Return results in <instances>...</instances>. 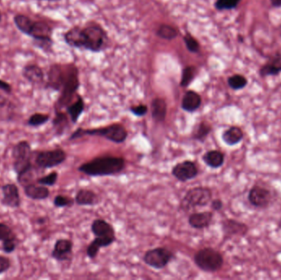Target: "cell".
I'll return each instance as SVG.
<instances>
[{
    "mask_svg": "<svg viewBox=\"0 0 281 280\" xmlns=\"http://www.w3.org/2000/svg\"><path fill=\"white\" fill-rule=\"evenodd\" d=\"M73 243L71 240L61 238L54 243L51 257L58 261H65L68 260L73 251Z\"/></svg>",
    "mask_w": 281,
    "mask_h": 280,
    "instance_id": "15",
    "label": "cell"
},
{
    "mask_svg": "<svg viewBox=\"0 0 281 280\" xmlns=\"http://www.w3.org/2000/svg\"><path fill=\"white\" fill-rule=\"evenodd\" d=\"M49 115H45V114H41V113H36L33 115H31L30 118L28 119L26 124L30 127H37L40 126L44 125L45 123L49 122Z\"/></svg>",
    "mask_w": 281,
    "mask_h": 280,
    "instance_id": "32",
    "label": "cell"
},
{
    "mask_svg": "<svg viewBox=\"0 0 281 280\" xmlns=\"http://www.w3.org/2000/svg\"><path fill=\"white\" fill-rule=\"evenodd\" d=\"M13 168L17 174L18 183H22L24 178L30 174L32 166V151L30 143L27 141H20L13 147Z\"/></svg>",
    "mask_w": 281,
    "mask_h": 280,
    "instance_id": "3",
    "label": "cell"
},
{
    "mask_svg": "<svg viewBox=\"0 0 281 280\" xmlns=\"http://www.w3.org/2000/svg\"><path fill=\"white\" fill-rule=\"evenodd\" d=\"M0 90H2L3 92H6V93L11 94L13 88L9 82L3 81L2 79H0Z\"/></svg>",
    "mask_w": 281,
    "mask_h": 280,
    "instance_id": "47",
    "label": "cell"
},
{
    "mask_svg": "<svg viewBox=\"0 0 281 280\" xmlns=\"http://www.w3.org/2000/svg\"><path fill=\"white\" fill-rule=\"evenodd\" d=\"M106 40V33L102 28L95 25L84 28L75 26L64 34V41L69 46L92 52L102 50Z\"/></svg>",
    "mask_w": 281,
    "mask_h": 280,
    "instance_id": "1",
    "label": "cell"
},
{
    "mask_svg": "<svg viewBox=\"0 0 281 280\" xmlns=\"http://www.w3.org/2000/svg\"><path fill=\"white\" fill-rule=\"evenodd\" d=\"M125 168L124 158L115 156H101L95 158L91 161L81 164L79 171L88 176H109L119 174Z\"/></svg>",
    "mask_w": 281,
    "mask_h": 280,
    "instance_id": "2",
    "label": "cell"
},
{
    "mask_svg": "<svg viewBox=\"0 0 281 280\" xmlns=\"http://www.w3.org/2000/svg\"><path fill=\"white\" fill-rule=\"evenodd\" d=\"M85 135L102 136V137L106 138L107 140L120 144V143H124V141L127 139L128 132L124 126L119 124V123L111 124L107 127L96 128V129L85 130L82 128H78L77 131H75L71 135L69 140H75V139L81 137Z\"/></svg>",
    "mask_w": 281,
    "mask_h": 280,
    "instance_id": "4",
    "label": "cell"
},
{
    "mask_svg": "<svg viewBox=\"0 0 281 280\" xmlns=\"http://www.w3.org/2000/svg\"><path fill=\"white\" fill-rule=\"evenodd\" d=\"M211 209L215 211H219L223 208V202L220 199H215L211 202Z\"/></svg>",
    "mask_w": 281,
    "mask_h": 280,
    "instance_id": "46",
    "label": "cell"
},
{
    "mask_svg": "<svg viewBox=\"0 0 281 280\" xmlns=\"http://www.w3.org/2000/svg\"><path fill=\"white\" fill-rule=\"evenodd\" d=\"M167 104L163 99L156 98L151 103V115L154 120L159 123L164 121L166 118Z\"/></svg>",
    "mask_w": 281,
    "mask_h": 280,
    "instance_id": "26",
    "label": "cell"
},
{
    "mask_svg": "<svg viewBox=\"0 0 281 280\" xmlns=\"http://www.w3.org/2000/svg\"><path fill=\"white\" fill-rule=\"evenodd\" d=\"M24 193L28 198L33 201H42L47 199L49 197V190L46 186H37V185L30 183L24 187Z\"/></svg>",
    "mask_w": 281,
    "mask_h": 280,
    "instance_id": "20",
    "label": "cell"
},
{
    "mask_svg": "<svg viewBox=\"0 0 281 280\" xmlns=\"http://www.w3.org/2000/svg\"><path fill=\"white\" fill-rule=\"evenodd\" d=\"M224 153L221 151L212 150L207 151L203 155V159L205 163L212 169H219L224 163Z\"/></svg>",
    "mask_w": 281,
    "mask_h": 280,
    "instance_id": "25",
    "label": "cell"
},
{
    "mask_svg": "<svg viewBox=\"0 0 281 280\" xmlns=\"http://www.w3.org/2000/svg\"><path fill=\"white\" fill-rule=\"evenodd\" d=\"M68 65L53 64L48 72L46 87L54 91H61L66 78Z\"/></svg>",
    "mask_w": 281,
    "mask_h": 280,
    "instance_id": "11",
    "label": "cell"
},
{
    "mask_svg": "<svg viewBox=\"0 0 281 280\" xmlns=\"http://www.w3.org/2000/svg\"><path fill=\"white\" fill-rule=\"evenodd\" d=\"M196 68L193 66L186 67L182 72L180 86L182 87H187L191 84L196 76Z\"/></svg>",
    "mask_w": 281,
    "mask_h": 280,
    "instance_id": "35",
    "label": "cell"
},
{
    "mask_svg": "<svg viewBox=\"0 0 281 280\" xmlns=\"http://www.w3.org/2000/svg\"><path fill=\"white\" fill-rule=\"evenodd\" d=\"M58 177L59 174L56 171L50 173L46 176L42 177V178H38L37 180V183L40 185H43V186H49L51 187L53 185L57 183Z\"/></svg>",
    "mask_w": 281,
    "mask_h": 280,
    "instance_id": "42",
    "label": "cell"
},
{
    "mask_svg": "<svg viewBox=\"0 0 281 280\" xmlns=\"http://www.w3.org/2000/svg\"><path fill=\"white\" fill-rule=\"evenodd\" d=\"M222 229L224 234L229 238L245 237L249 231V227L246 223L235 219H228L222 222Z\"/></svg>",
    "mask_w": 281,
    "mask_h": 280,
    "instance_id": "14",
    "label": "cell"
},
{
    "mask_svg": "<svg viewBox=\"0 0 281 280\" xmlns=\"http://www.w3.org/2000/svg\"><path fill=\"white\" fill-rule=\"evenodd\" d=\"M174 253L164 247H157L147 250L144 255V262L155 269H163L173 259Z\"/></svg>",
    "mask_w": 281,
    "mask_h": 280,
    "instance_id": "9",
    "label": "cell"
},
{
    "mask_svg": "<svg viewBox=\"0 0 281 280\" xmlns=\"http://www.w3.org/2000/svg\"><path fill=\"white\" fill-rule=\"evenodd\" d=\"M33 21L34 20L32 19L31 17L21 14V13H18V14L13 17V21H14V24H15L17 30L20 31L21 33H23L26 36H28V34H29Z\"/></svg>",
    "mask_w": 281,
    "mask_h": 280,
    "instance_id": "28",
    "label": "cell"
},
{
    "mask_svg": "<svg viewBox=\"0 0 281 280\" xmlns=\"http://www.w3.org/2000/svg\"><path fill=\"white\" fill-rule=\"evenodd\" d=\"M14 106L9 99L0 96V117H5V115L10 116L13 112Z\"/></svg>",
    "mask_w": 281,
    "mask_h": 280,
    "instance_id": "36",
    "label": "cell"
},
{
    "mask_svg": "<svg viewBox=\"0 0 281 280\" xmlns=\"http://www.w3.org/2000/svg\"><path fill=\"white\" fill-rule=\"evenodd\" d=\"M279 72H281V53H277L262 66L259 71L262 76H276L279 74Z\"/></svg>",
    "mask_w": 281,
    "mask_h": 280,
    "instance_id": "23",
    "label": "cell"
},
{
    "mask_svg": "<svg viewBox=\"0 0 281 280\" xmlns=\"http://www.w3.org/2000/svg\"><path fill=\"white\" fill-rule=\"evenodd\" d=\"M212 127L206 122H202L198 125V128L194 132L193 138L201 142H204L205 139L208 136L209 134L211 133Z\"/></svg>",
    "mask_w": 281,
    "mask_h": 280,
    "instance_id": "34",
    "label": "cell"
},
{
    "mask_svg": "<svg viewBox=\"0 0 281 280\" xmlns=\"http://www.w3.org/2000/svg\"><path fill=\"white\" fill-rule=\"evenodd\" d=\"M228 85L231 89L238 91L243 89L247 85V80L243 75L235 74L229 77Z\"/></svg>",
    "mask_w": 281,
    "mask_h": 280,
    "instance_id": "33",
    "label": "cell"
},
{
    "mask_svg": "<svg viewBox=\"0 0 281 280\" xmlns=\"http://www.w3.org/2000/svg\"><path fill=\"white\" fill-rule=\"evenodd\" d=\"M75 200L68 198L65 195H57L53 199V206L57 208H63V207H70L74 204Z\"/></svg>",
    "mask_w": 281,
    "mask_h": 280,
    "instance_id": "40",
    "label": "cell"
},
{
    "mask_svg": "<svg viewBox=\"0 0 281 280\" xmlns=\"http://www.w3.org/2000/svg\"><path fill=\"white\" fill-rule=\"evenodd\" d=\"M92 231L96 237H115L113 226L104 219H96L92 225Z\"/></svg>",
    "mask_w": 281,
    "mask_h": 280,
    "instance_id": "24",
    "label": "cell"
},
{
    "mask_svg": "<svg viewBox=\"0 0 281 280\" xmlns=\"http://www.w3.org/2000/svg\"><path fill=\"white\" fill-rule=\"evenodd\" d=\"M17 236L13 233V229L9 225L0 222V241L5 242L7 240L16 238Z\"/></svg>",
    "mask_w": 281,
    "mask_h": 280,
    "instance_id": "41",
    "label": "cell"
},
{
    "mask_svg": "<svg viewBox=\"0 0 281 280\" xmlns=\"http://www.w3.org/2000/svg\"><path fill=\"white\" fill-rule=\"evenodd\" d=\"M79 85L80 83H79L77 68L74 65L69 64L66 78L61 89V95L57 101L58 108H62L64 107L68 106L71 100H73L74 94L78 89Z\"/></svg>",
    "mask_w": 281,
    "mask_h": 280,
    "instance_id": "7",
    "label": "cell"
},
{
    "mask_svg": "<svg viewBox=\"0 0 281 280\" xmlns=\"http://www.w3.org/2000/svg\"><path fill=\"white\" fill-rule=\"evenodd\" d=\"M51 26L44 21H33L32 27L27 36L32 37V40L52 38Z\"/></svg>",
    "mask_w": 281,
    "mask_h": 280,
    "instance_id": "17",
    "label": "cell"
},
{
    "mask_svg": "<svg viewBox=\"0 0 281 280\" xmlns=\"http://www.w3.org/2000/svg\"><path fill=\"white\" fill-rule=\"evenodd\" d=\"M202 98L196 92L188 91L186 92L182 100V108L187 112H194L200 108Z\"/></svg>",
    "mask_w": 281,
    "mask_h": 280,
    "instance_id": "22",
    "label": "cell"
},
{
    "mask_svg": "<svg viewBox=\"0 0 281 280\" xmlns=\"http://www.w3.org/2000/svg\"><path fill=\"white\" fill-rule=\"evenodd\" d=\"M115 237H96L88 246L87 254L90 258L93 259L97 256L101 247L109 246L115 242Z\"/></svg>",
    "mask_w": 281,
    "mask_h": 280,
    "instance_id": "21",
    "label": "cell"
},
{
    "mask_svg": "<svg viewBox=\"0 0 281 280\" xmlns=\"http://www.w3.org/2000/svg\"><path fill=\"white\" fill-rule=\"evenodd\" d=\"M130 110L133 115H136L137 117H142V116L146 115L148 111V108L144 104H139L137 106L132 107Z\"/></svg>",
    "mask_w": 281,
    "mask_h": 280,
    "instance_id": "45",
    "label": "cell"
},
{
    "mask_svg": "<svg viewBox=\"0 0 281 280\" xmlns=\"http://www.w3.org/2000/svg\"><path fill=\"white\" fill-rule=\"evenodd\" d=\"M183 41L185 43L187 49L192 52V53H198L200 50V45L199 43L196 41V39L194 38L193 36H191L189 33L187 34L183 37Z\"/></svg>",
    "mask_w": 281,
    "mask_h": 280,
    "instance_id": "39",
    "label": "cell"
},
{
    "mask_svg": "<svg viewBox=\"0 0 281 280\" xmlns=\"http://www.w3.org/2000/svg\"><path fill=\"white\" fill-rule=\"evenodd\" d=\"M156 34L159 37L167 41H171L177 37L178 31L175 27H173L172 25H166L163 24L160 25V27L158 28Z\"/></svg>",
    "mask_w": 281,
    "mask_h": 280,
    "instance_id": "31",
    "label": "cell"
},
{
    "mask_svg": "<svg viewBox=\"0 0 281 280\" xmlns=\"http://www.w3.org/2000/svg\"><path fill=\"white\" fill-rule=\"evenodd\" d=\"M194 262L200 270L213 273L221 269L224 265V258L218 250L206 247L195 254Z\"/></svg>",
    "mask_w": 281,
    "mask_h": 280,
    "instance_id": "5",
    "label": "cell"
},
{
    "mask_svg": "<svg viewBox=\"0 0 281 280\" xmlns=\"http://www.w3.org/2000/svg\"><path fill=\"white\" fill-rule=\"evenodd\" d=\"M247 201L255 208H268L272 202V194L269 189L259 185H254L248 191Z\"/></svg>",
    "mask_w": 281,
    "mask_h": 280,
    "instance_id": "10",
    "label": "cell"
},
{
    "mask_svg": "<svg viewBox=\"0 0 281 280\" xmlns=\"http://www.w3.org/2000/svg\"><path fill=\"white\" fill-rule=\"evenodd\" d=\"M38 1H59V0H38Z\"/></svg>",
    "mask_w": 281,
    "mask_h": 280,
    "instance_id": "51",
    "label": "cell"
},
{
    "mask_svg": "<svg viewBox=\"0 0 281 280\" xmlns=\"http://www.w3.org/2000/svg\"><path fill=\"white\" fill-rule=\"evenodd\" d=\"M277 226H278V228H279V229H281V217L279 218L278 223H277Z\"/></svg>",
    "mask_w": 281,
    "mask_h": 280,
    "instance_id": "49",
    "label": "cell"
},
{
    "mask_svg": "<svg viewBox=\"0 0 281 280\" xmlns=\"http://www.w3.org/2000/svg\"><path fill=\"white\" fill-rule=\"evenodd\" d=\"M3 250L6 254L13 253L17 248V238H12V239L7 240L5 242H2Z\"/></svg>",
    "mask_w": 281,
    "mask_h": 280,
    "instance_id": "43",
    "label": "cell"
},
{
    "mask_svg": "<svg viewBox=\"0 0 281 280\" xmlns=\"http://www.w3.org/2000/svg\"><path fill=\"white\" fill-rule=\"evenodd\" d=\"M3 198L1 204L11 209L19 208L21 206V197L17 185L14 183H7L2 188Z\"/></svg>",
    "mask_w": 281,
    "mask_h": 280,
    "instance_id": "13",
    "label": "cell"
},
{
    "mask_svg": "<svg viewBox=\"0 0 281 280\" xmlns=\"http://www.w3.org/2000/svg\"><path fill=\"white\" fill-rule=\"evenodd\" d=\"M244 132L240 127L232 126L222 133V140L230 147H234L243 141Z\"/></svg>",
    "mask_w": 281,
    "mask_h": 280,
    "instance_id": "19",
    "label": "cell"
},
{
    "mask_svg": "<svg viewBox=\"0 0 281 280\" xmlns=\"http://www.w3.org/2000/svg\"><path fill=\"white\" fill-rule=\"evenodd\" d=\"M198 174V169L196 163L191 160H185L178 163L173 168L172 175L180 182H187L196 178Z\"/></svg>",
    "mask_w": 281,
    "mask_h": 280,
    "instance_id": "12",
    "label": "cell"
},
{
    "mask_svg": "<svg viewBox=\"0 0 281 280\" xmlns=\"http://www.w3.org/2000/svg\"><path fill=\"white\" fill-rule=\"evenodd\" d=\"M21 75L26 81L33 85L41 84L45 80V73L42 68L37 64H27L21 70Z\"/></svg>",
    "mask_w": 281,
    "mask_h": 280,
    "instance_id": "16",
    "label": "cell"
},
{
    "mask_svg": "<svg viewBox=\"0 0 281 280\" xmlns=\"http://www.w3.org/2000/svg\"><path fill=\"white\" fill-rule=\"evenodd\" d=\"M270 1H271V5L274 8H280L281 0H270Z\"/></svg>",
    "mask_w": 281,
    "mask_h": 280,
    "instance_id": "48",
    "label": "cell"
},
{
    "mask_svg": "<svg viewBox=\"0 0 281 280\" xmlns=\"http://www.w3.org/2000/svg\"><path fill=\"white\" fill-rule=\"evenodd\" d=\"M52 125H53V128L57 135L64 134V131L68 125V119L67 115L64 113L56 110L55 117L53 118Z\"/></svg>",
    "mask_w": 281,
    "mask_h": 280,
    "instance_id": "30",
    "label": "cell"
},
{
    "mask_svg": "<svg viewBox=\"0 0 281 280\" xmlns=\"http://www.w3.org/2000/svg\"><path fill=\"white\" fill-rule=\"evenodd\" d=\"M32 44L35 47L41 49L44 52H51L53 46V40L52 38L40 39V40H32Z\"/></svg>",
    "mask_w": 281,
    "mask_h": 280,
    "instance_id": "38",
    "label": "cell"
},
{
    "mask_svg": "<svg viewBox=\"0 0 281 280\" xmlns=\"http://www.w3.org/2000/svg\"><path fill=\"white\" fill-rule=\"evenodd\" d=\"M11 261L9 257L0 255V274H3L10 269Z\"/></svg>",
    "mask_w": 281,
    "mask_h": 280,
    "instance_id": "44",
    "label": "cell"
},
{
    "mask_svg": "<svg viewBox=\"0 0 281 280\" xmlns=\"http://www.w3.org/2000/svg\"><path fill=\"white\" fill-rule=\"evenodd\" d=\"M2 13H1V11H0V21H2Z\"/></svg>",
    "mask_w": 281,
    "mask_h": 280,
    "instance_id": "52",
    "label": "cell"
},
{
    "mask_svg": "<svg viewBox=\"0 0 281 280\" xmlns=\"http://www.w3.org/2000/svg\"><path fill=\"white\" fill-rule=\"evenodd\" d=\"M213 213L211 211L194 213L188 219L190 226L196 229H203L208 228L213 220Z\"/></svg>",
    "mask_w": 281,
    "mask_h": 280,
    "instance_id": "18",
    "label": "cell"
},
{
    "mask_svg": "<svg viewBox=\"0 0 281 280\" xmlns=\"http://www.w3.org/2000/svg\"><path fill=\"white\" fill-rule=\"evenodd\" d=\"M240 2L241 0H217L215 7L218 10H231L235 9Z\"/></svg>",
    "mask_w": 281,
    "mask_h": 280,
    "instance_id": "37",
    "label": "cell"
},
{
    "mask_svg": "<svg viewBox=\"0 0 281 280\" xmlns=\"http://www.w3.org/2000/svg\"><path fill=\"white\" fill-rule=\"evenodd\" d=\"M67 159V154L61 148L37 151L35 157V163L39 169L47 170L59 166Z\"/></svg>",
    "mask_w": 281,
    "mask_h": 280,
    "instance_id": "8",
    "label": "cell"
},
{
    "mask_svg": "<svg viewBox=\"0 0 281 280\" xmlns=\"http://www.w3.org/2000/svg\"><path fill=\"white\" fill-rule=\"evenodd\" d=\"M239 41H240V42H243V37H242V36H239Z\"/></svg>",
    "mask_w": 281,
    "mask_h": 280,
    "instance_id": "50",
    "label": "cell"
},
{
    "mask_svg": "<svg viewBox=\"0 0 281 280\" xmlns=\"http://www.w3.org/2000/svg\"><path fill=\"white\" fill-rule=\"evenodd\" d=\"M84 107H85V104H84L83 99L81 96H78L77 101L67 107V113L70 116L71 120L73 123H77L81 114L83 113Z\"/></svg>",
    "mask_w": 281,
    "mask_h": 280,
    "instance_id": "29",
    "label": "cell"
},
{
    "mask_svg": "<svg viewBox=\"0 0 281 280\" xmlns=\"http://www.w3.org/2000/svg\"><path fill=\"white\" fill-rule=\"evenodd\" d=\"M212 201V191L208 187H198L190 189L180 202V209L184 211L203 207Z\"/></svg>",
    "mask_w": 281,
    "mask_h": 280,
    "instance_id": "6",
    "label": "cell"
},
{
    "mask_svg": "<svg viewBox=\"0 0 281 280\" xmlns=\"http://www.w3.org/2000/svg\"><path fill=\"white\" fill-rule=\"evenodd\" d=\"M75 202L79 206H94L98 203V197L88 189H81L75 197Z\"/></svg>",
    "mask_w": 281,
    "mask_h": 280,
    "instance_id": "27",
    "label": "cell"
}]
</instances>
